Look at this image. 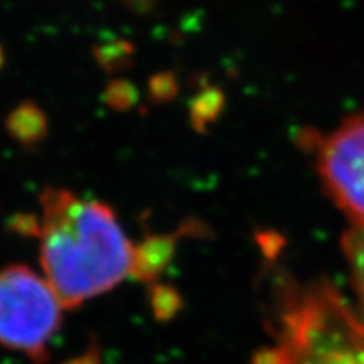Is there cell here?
Returning a JSON list of instances; mask_svg holds the SVG:
<instances>
[{
    "mask_svg": "<svg viewBox=\"0 0 364 364\" xmlns=\"http://www.w3.org/2000/svg\"><path fill=\"white\" fill-rule=\"evenodd\" d=\"M41 215L17 216L14 228L39 240V260L65 309L98 297L132 275L134 245L108 204L44 188Z\"/></svg>",
    "mask_w": 364,
    "mask_h": 364,
    "instance_id": "obj_1",
    "label": "cell"
},
{
    "mask_svg": "<svg viewBox=\"0 0 364 364\" xmlns=\"http://www.w3.org/2000/svg\"><path fill=\"white\" fill-rule=\"evenodd\" d=\"M63 309L49 282L29 267L0 270V346L36 363L46 361Z\"/></svg>",
    "mask_w": 364,
    "mask_h": 364,
    "instance_id": "obj_2",
    "label": "cell"
},
{
    "mask_svg": "<svg viewBox=\"0 0 364 364\" xmlns=\"http://www.w3.org/2000/svg\"><path fill=\"white\" fill-rule=\"evenodd\" d=\"M306 139L326 193L353 226H364V112Z\"/></svg>",
    "mask_w": 364,
    "mask_h": 364,
    "instance_id": "obj_3",
    "label": "cell"
},
{
    "mask_svg": "<svg viewBox=\"0 0 364 364\" xmlns=\"http://www.w3.org/2000/svg\"><path fill=\"white\" fill-rule=\"evenodd\" d=\"M182 230L174 235H147L140 243L134 245L132 277L144 284H156L157 277L174 257L177 240L184 233Z\"/></svg>",
    "mask_w": 364,
    "mask_h": 364,
    "instance_id": "obj_4",
    "label": "cell"
},
{
    "mask_svg": "<svg viewBox=\"0 0 364 364\" xmlns=\"http://www.w3.org/2000/svg\"><path fill=\"white\" fill-rule=\"evenodd\" d=\"M6 130L9 136L24 149H34L48 136V115L33 100H24L7 115Z\"/></svg>",
    "mask_w": 364,
    "mask_h": 364,
    "instance_id": "obj_5",
    "label": "cell"
},
{
    "mask_svg": "<svg viewBox=\"0 0 364 364\" xmlns=\"http://www.w3.org/2000/svg\"><path fill=\"white\" fill-rule=\"evenodd\" d=\"M343 250L351 273L353 287L364 309V226H353L346 233Z\"/></svg>",
    "mask_w": 364,
    "mask_h": 364,
    "instance_id": "obj_6",
    "label": "cell"
},
{
    "mask_svg": "<svg viewBox=\"0 0 364 364\" xmlns=\"http://www.w3.org/2000/svg\"><path fill=\"white\" fill-rule=\"evenodd\" d=\"M135 48L125 39H112L107 43L95 46V61L107 73H117L127 70L134 63Z\"/></svg>",
    "mask_w": 364,
    "mask_h": 364,
    "instance_id": "obj_7",
    "label": "cell"
},
{
    "mask_svg": "<svg viewBox=\"0 0 364 364\" xmlns=\"http://www.w3.org/2000/svg\"><path fill=\"white\" fill-rule=\"evenodd\" d=\"M221 107V95L216 90H206L191 105V122L198 130H203L206 124L216 117Z\"/></svg>",
    "mask_w": 364,
    "mask_h": 364,
    "instance_id": "obj_8",
    "label": "cell"
},
{
    "mask_svg": "<svg viewBox=\"0 0 364 364\" xmlns=\"http://www.w3.org/2000/svg\"><path fill=\"white\" fill-rule=\"evenodd\" d=\"M135 86L127 80H112L105 88V102L115 112H129L136 103Z\"/></svg>",
    "mask_w": 364,
    "mask_h": 364,
    "instance_id": "obj_9",
    "label": "cell"
},
{
    "mask_svg": "<svg viewBox=\"0 0 364 364\" xmlns=\"http://www.w3.org/2000/svg\"><path fill=\"white\" fill-rule=\"evenodd\" d=\"M177 91L176 78L171 73H159L149 81V97L157 103L169 102Z\"/></svg>",
    "mask_w": 364,
    "mask_h": 364,
    "instance_id": "obj_10",
    "label": "cell"
},
{
    "mask_svg": "<svg viewBox=\"0 0 364 364\" xmlns=\"http://www.w3.org/2000/svg\"><path fill=\"white\" fill-rule=\"evenodd\" d=\"M122 2L134 12H147L154 4V0H122Z\"/></svg>",
    "mask_w": 364,
    "mask_h": 364,
    "instance_id": "obj_11",
    "label": "cell"
},
{
    "mask_svg": "<svg viewBox=\"0 0 364 364\" xmlns=\"http://www.w3.org/2000/svg\"><path fill=\"white\" fill-rule=\"evenodd\" d=\"M68 364H98V361H97V359H95V354L90 353V354H86V356L76 359V361L68 363Z\"/></svg>",
    "mask_w": 364,
    "mask_h": 364,
    "instance_id": "obj_12",
    "label": "cell"
},
{
    "mask_svg": "<svg viewBox=\"0 0 364 364\" xmlns=\"http://www.w3.org/2000/svg\"><path fill=\"white\" fill-rule=\"evenodd\" d=\"M4 65H6V53H4L2 44H0V71H2Z\"/></svg>",
    "mask_w": 364,
    "mask_h": 364,
    "instance_id": "obj_13",
    "label": "cell"
}]
</instances>
